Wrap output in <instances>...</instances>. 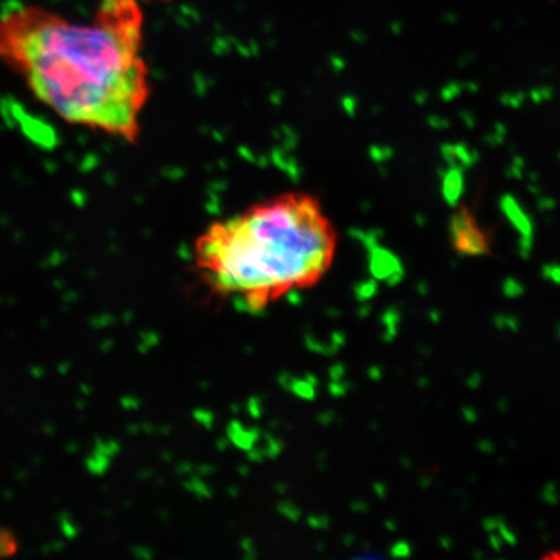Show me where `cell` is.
<instances>
[{"mask_svg": "<svg viewBox=\"0 0 560 560\" xmlns=\"http://www.w3.org/2000/svg\"><path fill=\"white\" fill-rule=\"evenodd\" d=\"M142 0H101L90 22L33 3L0 13V61L70 125L138 143L151 95Z\"/></svg>", "mask_w": 560, "mask_h": 560, "instance_id": "cell-1", "label": "cell"}, {"mask_svg": "<svg viewBox=\"0 0 560 560\" xmlns=\"http://www.w3.org/2000/svg\"><path fill=\"white\" fill-rule=\"evenodd\" d=\"M338 234L323 202L285 191L215 221L194 259L213 293L250 312L318 283L334 265Z\"/></svg>", "mask_w": 560, "mask_h": 560, "instance_id": "cell-2", "label": "cell"}, {"mask_svg": "<svg viewBox=\"0 0 560 560\" xmlns=\"http://www.w3.org/2000/svg\"><path fill=\"white\" fill-rule=\"evenodd\" d=\"M453 245L460 254L466 256H482L489 254L488 237L485 232L477 226L475 220L467 210L453 217L452 220Z\"/></svg>", "mask_w": 560, "mask_h": 560, "instance_id": "cell-3", "label": "cell"}, {"mask_svg": "<svg viewBox=\"0 0 560 560\" xmlns=\"http://www.w3.org/2000/svg\"><path fill=\"white\" fill-rule=\"evenodd\" d=\"M503 291L508 298H511V300H515V298L522 296L523 291H525V289H523L522 283L518 282L517 279L508 278L506 280H504Z\"/></svg>", "mask_w": 560, "mask_h": 560, "instance_id": "cell-4", "label": "cell"}, {"mask_svg": "<svg viewBox=\"0 0 560 560\" xmlns=\"http://www.w3.org/2000/svg\"><path fill=\"white\" fill-rule=\"evenodd\" d=\"M544 276L560 285V265H548L544 268Z\"/></svg>", "mask_w": 560, "mask_h": 560, "instance_id": "cell-5", "label": "cell"}, {"mask_svg": "<svg viewBox=\"0 0 560 560\" xmlns=\"http://www.w3.org/2000/svg\"><path fill=\"white\" fill-rule=\"evenodd\" d=\"M497 323H499V327H508V329H517V320L514 318H510V316H499V319H497Z\"/></svg>", "mask_w": 560, "mask_h": 560, "instance_id": "cell-6", "label": "cell"}, {"mask_svg": "<svg viewBox=\"0 0 560 560\" xmlns=\"http://www.w3.org/2000/svg\"><path fill=\"white\" fill-rule=\"evenodd\" d=\"M142 2L167 3L171 2V0H142Z\"/></svg>", "mask_w": 560, "mask_h": 560, "instance_id": "cell-7", "label": "cell"}]
</instances>
